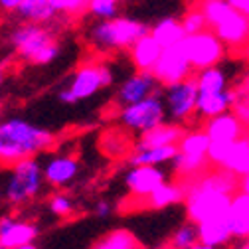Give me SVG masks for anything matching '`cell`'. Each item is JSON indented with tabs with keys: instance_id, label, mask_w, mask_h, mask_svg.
Here are the masks:
<instances>
[{
	"instance_id": "obj_10",
	"label": "cell",
	"mask_w": 249,
	"mask_h": 249,
	"mask_svg": "<svg viewBox=\"0 0 249 249\" xmlns=\"http://www.w3.org/2000/svg\"><path fill=\"white\" fill-rule=\"evenodd\" d=\"M198 83L196 77L190 75L178 83L164 87V103L168 111V119L172 123L184 124L196 115V103H198Z\"/></svg>"
},
{
	"instance_id": "obj_31",
	"label": "cell",
	"mask_w": 249,
	"mask_h": 249,
	"mask_svg": "<svg viewBox=\"0 0 249 249\" xmlns=\"http://www.w3.org/2000/svg\"><path fill=\"white\" fill-rule=\"evenodd\" d=\"M121 10V2L119 0H89V4L85 8V12L97 20H111L117 18Z\"/></svg>"
},
{
	"instance_id": "obj_29",
	"label": "cell",
	"mask_w": 249,
	"mask_h": 249,
	"mask_svg": "<svg viewBox=\"0 0 249 249\" xmlns=\"http://www.w3.org/2000/svg\"><path fill=\"white\" fill-rule=\"evenodd\" d=\"M210 142H212V139L206 133V129L186 131L184 137L178 142V150L180 152H190V154H208Z\"/></svg>"
},
{
	"instance_id": "obj_15",
	"label": "cell",
	"mask_w": 249,
	"mask_h": 249,
	"mask_svg": "<svg viewBox=\"0 0 249 249\" xmlns=\"http://www.w3.org/2000/svg\"><path fill=\"white\" fill-rule=\"evenodd\" d=\"M204 129H206V133L210 135L212 141L233 142V141H239L241 137L247 135V127L241 123V119L233 111H226V113L217 115V117L208 119Z\"/></svg>"
},
{
	"instance_id": "obj_2",
	"label": "cell",
	"mask_w": 249,
	"mask_h": 249,
	"mask_svg": "<svg viewBox=\"0 0 249 249\" xmlns=\"http://www.w3.org/2000/svg\"><path fill=\"white\" fill-rule=\"evenodd\" d=\"M200 10L208 20V28L228 48L239 50L249 44V16L228 0H202Z\"/></svg>"
},
{
	"instance_id": "obj_18",
	"label": "cell",
	"mask_w": 249,
	"mask_h": 249,
	"mask_svg": "<svg viewBox=\"0 0 249 249\" xmlns=\"http://www.w3.org/2000/svg\"><path fill=\"white\" fill-rule=\"evenodd\" d=\"M162 52H164V48L160 46V42L148 32L131 48V61L137 70L152 71L154 66H157V61L160 59Z\"/></svg>"
},
{
	"instance_id": "obj_39",
	"label": "cell",
	"mask_w": 249,
	"mask_h": 249,
	"mask_svg": "<svg viewBox=\"0 0 249 249\" xmlns=\"http://www.w3.org/2000/svg\"><path fill=\"white\" fill-rule=\"evenodd\" d=\"M111 212H113V206H111L109 202H105V200L97 202V206H95V213H97V217H109Z\"/></svg>"
},
{
	"instance_id": "obj_12",
	"label": "cell",
	"mask_w": 249,
	"mask_h": 249,
	"mask_svg": "<svg viewBox=\"0 0 249 249\" xmlns=\"http://www.w3.org/2000/svg\"><path fill=\"white\" fill-rule=\"evenodd\" d=\"M160 81L157 79L152 71H144V70H137L131 77H127L123 81V85L117 91V103L121 107H127L133 103H139L142 99H146L148 95L159 91Z\"/></svg>"
},
{
	"instance_id": "obj_41",
	"label": "cell",
	"mask_w": 249,
	"mask_h": 249,
	"mask_svg": "<svg viewBox=\"0 0 249 249\" xmlns=\"http://www.w3.org/2000/svg\"><path fill=\"white\" fill-rule=\"evenodd\" d=\"M231 6H235L237 10H241L245 16H249V0H228Z\"/></svg>"
},
{
	"instance_id": "obj_20",
	"label": "cell",
	"mask_w": 249,
	"mask_h": 249,
	"mask_svg": "<svg viewBox=\"0 0 249 249\" xmlns=\"http://www.w3.org/2000/svg\"><path fill=\"white\" fill-rule=\"evenodd\" d=\"M186 198V184H178V182H164L162 186H159L154 192H150L144 200L142 206L146 210H164L170 206H176L180 202H184Z\"/></svg>"
},
{
	"instance_id": "obj_46",
	"label": "cell",
	"mask_w": 249,
	"mask_h": 249,
	"mask_svg": "<svg viewBox=\"0 0 249 249\" xmlns=\"http://www.w3.org/2000/svg\"><path fill=\"white\" fill-rule=\"evenodd\" d=\"M14 249H38V245L32 241V243H24V245H18V247H14Z\"/></svg>"
},
{
	"instance_id": "obj_38",
	"label": "cell",
	"mask_w": 249,
	"mask_h": 249,
	"mask_svg": "<svg viewBox=\"0 0 249 249\" xmlns=\"http://www.w3.org/2000/svg\"><path fill=\"white\" fill-rule=\"evenodd\" d=\"M87 4H89V0H70L68 2V12L70 14H79V12H83L87 8Z\"/></svg>"
},
{
	"instance_id": "obj_27",
	"label": "cell",
	"mask_w": 249,
	"mask_h": 249,
	"mask_svg": "<svg viewBox=\"0 0 249 249\" xmlns=\"http://www.w3.org/2000/svg\"><path fill=\"white\" fill-rule=\"evenodd\" d=\"M194 77H196V83H198L200 91H224V89H230V75L220 64L198 70L194 73Z\"/></svg>"
},
{
	"instance_id": "obj_47",
	"label": "cell",
	"mask_w": 249,
	"mask_h": 249,
	"mask_svg": "<svg viewBox=\"0 0 249 249\" xmlns=\"http://www.w3.org/2000/svg\"><path fill=\"white\" fill-rule=\"evenodd\" d=\"M239 249H249V239H245L243 243H241V247Z\"/></svg>"
},
{
	"instance_id": "obj_23",
	"label": "cell",
	"mask_w": 249,
	"mask_h": 249,
	"mask_svg": "<svg viewBox=\"0 0 249 249\" xmlns=\"http://www.w3.org/2000/svg\"><path fill=\"white\" fill-rule=\"evenodd\" d=\"M178 154V144H166V146H150V148H135L129 157V162L133 166L137 164H152L160 166L166 162H172Z\"/></svg>"
},
{
	"instance_id": "obj_3",
	"label": "cell",
	"mask_w": 249,
	"mask_h": 249,
	"mask_svg": "<svg viewBox=\"0 0 249 249\" xmlns=\"http://www.w3.org/2000/svg\"><path fill=\"white\" fill-rule=\"evenodd\" d=\"M150 32V28L135 18L117 16L111 20H97L87 32L89 44L99 52H117L131 50L142 36Z\"/></svg>"
},
{
	"instance_id": "obj_33",
	"label": "cell",
	"mask_w": 249,
	"mask_h": 249,
	"mask_svg": "<svg viewBox=\"0 0 249 249\" xmlns=\"http://www.w3.org/2000/svg\"><path fill=\"white\" fill-rule=\"evenodd\" d=\"M182 26L186 30V36H188V34H198V32L208 30V20H206V16H204V12L200 8H194V10L184 14Z\"/></svg>"
},
{
	"instance_id": "obj_37",
	"label": "cell",
	"mask_w": 249,
	"mask_h": 249,
	"mask_svg": "<svg viewBox=\"0 0 249 249\" xmlns=\"http://www.w3.org/2000/svg\"><path fill=\"white\" fill-rule=\"evenodd\" d=\"M230 217V215H228ZM231 222V231L235 239H249V215L247 217H230Z\"/></svg>"
},
{
	"instance_id": "obj_50",
	"label": "cell",
	"mask_w": 249,
	"mask_h": 249,
	"mask_svg": "<svg viewBox=\"0 0 249 249\" xmlns=\"http://www.w3.org/2000/svg\"><path fill=\"white\" fill-rule=\"evenodd\" d=\"M0 249H6V247H4V245H2V243H0Z\"/></svg>"
},
{
	"instance_id": "obj_17",
	"label": "cell",
	"mask_w": 249,
	"mask_h": 249,
	"mask_svg": "<svg viewBox=\"0 0 249 249\" xmlns=\"http://www.w3.org/2000/svg\"><path fill=\"white\" fill-rule=\"evenodd\" d=\"M77 174H79V162L75 157H53L44 164V178L53 188L71 184Z\"/></svg>"
},
{
	"instance_id": "obj_11",
	"label": "cell",
	"mask_w": 249,
	"mask_h": 249,
	"mask_svg": "<svg viewBox=\"0 0 249 249\" xmlns=\"http://www.w3.org/2000/svg\"><path fill=\"white\" fill-rule=\"evenodd\" d=\"M192 71H194V68H192L188 55H186V52H184L182 42L176 44V46L164 48L160 59L157 61V66H154V70H152V73L157 75V79L164 87L190 77Z\"/></svg>"
},
{
	"instance_id": "obj_43",
	"label": "cell",
	"mask_w": 249,
	"mask_h": 249,
	"mask_svg": "<svg viewBox=\"0 0 249 249\" xmlns=\"http://www.w3.org/2000/svg\"><path fill=\"white\" fill-rule=\"evenodd\" d=\"M50 2H52L59 12H68V2H70V0H50Z\"/></svg>"
},
{
	"instance_id": "obj_21",
	"label": "cell",
	"mask_w": 249,
	"mask_h": 249,
	"mask_svg": "<svg viewBox=\"0 0 249 249\" xmlns=\"http://www.w3.org/2000/svg\"><path fill=\"white\" fill-rule=\"evenodd\" d=\"M184 127L178 123H162L141 135V141L135 148H150V146H166V144H178L184 137Z\"/></svg>"
},
{
	"instance_id": "obj_16",
	"label": "cell",
	"mask_w": 249,
	"mask_h": 249,
	"mask_svg": "<svg viewBox=\"0 0 249 249\" xmlns=\"http://www.w3.org/2000/svg\"><path fill=\"white\" fill-rule=\"evenodd\" d=\"M233 105V91H200L198 93V103H196V117L208 121L212 117H217L226 111H231Z\"/></svg>"
},
{
	"instance_id": "obj_48",
	"label": "cell",
	"mask_w": 249,
	"mask_h": 249,
	"mask_svg": "<svg viewBox=\"0 0 249 249\" xmlns=\"http://www.w3.org/2000/svg\"><path fill=\"white\" fill-rule=\"evenodd\" d=\"M245 55H247V61H249V48H247V52H245Z\"/></svg>"
},
{
	"instance_id": "obj_28",
	"label": "cell",
	"mask_w": 249,
	"mask_h": 249,
	"mask_svg": "<svg viewBox=\"0 0 249 249\" xmlns=\"http://www.w3.org/2000/svg\"><path fill=\"white\" fill-rule=\"evenodd\" d=\"M93 249H139V241L129 230H115L97 239Z\"/></svg>"
},
{
	"instance_id": "obj_6",
	"label": "cell",
	"mask_w": 249,
	"mask_h": 249,
	"mask_svg": "<svg viewBox=\"0 0 249 249\" xmlns=\"http://www.w3.org/2000/svg\"><path fill=\"white\" fill-rule=\"evenodd\" d=\"M44 180H46L44 166L36 157L20 160L10 168V174L6 180V188H4L6 202L10 206H22L28 200L36 198L42 190Z\"/></svg>"
},
{
	"instance_id": "obj_22",
	"label": "cell",
	"mask_w": 249,
	"mask_h": 249,
	"mask_svg": "<svg viewBox=\"0 0 249 249\" xmlns=\"http://www.w3.org/2000/svg\"><path fill=\"white\" fill-rule=\"evenodd\" d=\"M210 164L212 162L208 159V154H190V152H180V150L172 160L174 174H178L184 180H194L202 176Z\"/></svg>"
},
{
	"instance_id": "obj_45",
	"label": "cell",
	"mask_w": 249,
	"mask_h": 249,
	"mask_svg": "<svg viewBox=\"0 0 249 249\" xmlns=\"http://www.w3.org/2000/svg\"><path fill=\"white\" fill-rule=\"evenodd\" d=\"M192 249H217V247H215V245H208V243H202V241H198V243H196Z\"/></svg>"
},
{
	"instance_id": "obj_7",
	"label": "cell",
	"mask_w": 249,
	"mask_h": 249,
	"mask_svg": "<svg viewBox=\"0 0 249 249\" xmlns=\"http://www.w3.org/2000/svg\"><path fill=\"white\" fill-rule=\"evenodd\" d=\"M113 83V71L103 64H85L75 70L70 83L59 91V101L73 105L77 101L93 97L97 91Z\"/></svg>"
},
{
	"instance_id": "obj_25",
	"label": "cell",
	"mask_w": 249,
	"mask_h": 249,
	"mask_svg": "<svg viewBox=\"0 0 249 249\" xmlns=\"http://www.w3.org/2000/svg\"><path fill=\"white\" fill-rule=\"evenodd\" d=\"M16 12L24 22H38V24H48L59 14V10L50 0H24Z\"/></svg>"
},
{
	"instance_id": "obj_34",
	"label": "cell",
	"mask_w": 249,
	"mask_h": 249,
	"mask_svg": "<svg viewBox=\"0 0 249 249\" xmlns=\"http://www.w3.org/2000/svg\"><path fill=\"white\" fill-rule=\"evenodd\" d=\"M50 210H52V213H55L59 217H68L75 210L73 198L70 194H66V192H57V194H53L50 198Z\"/></svg>"
},
{
	"instance_id": "obj_8",
	"label": "cell",
	"mask_w": 249,
	"mask_h": 249,
	"mask_svg": "<svg viewBox=\"0 0 249 249\" xmlns=\"http://www.w3.org/2000/svg\"><path fill=\"white\" fill-rule=\"evenodd\" d=\"M166 117H168V111L160 91L152 93V95H148L139 103L121 107V113H119V121L123 127L139 135L166 123Z\"/></svg>"
},
{
	"instance_id": "obj_30",
	"label": "cell",
	"mask_w": 249,
	"mask_h": 249,
	"mask_svg": "<svg viewBox=\"0 0 249 249\" xmlns=\"http://www.w3.org/2000/svg\"><path fill=\"white\" fill-rule=\"evenodd\" d=\"M231 91H233L231 111L241 119V123L249 129V75H245L243 81H239V85L231 87Z\"/></svg>"
},
{
	"instance_id": "obj_13",
	"label": "cell",
	"mask_w": 249,
	"mask_h": 249,
	"mask_svg": "<svg viewBox=\"0 0 249 249\" xmlns=\"http://www.w3.org/2000/svg\"><path fill=\"white\" fill-rule=\"evenodd\" d=\"M164 182H166V172L160 166H152V164H137L124 176V184H127L129 192L135 198H146Z\"/></svg>"
},
{
	"instance_id": "obj_24",
	"label": "cell",
	"mask_w": 249,
	"mask_h": 249,
	"mask_svg": "<svg viewBox=\"0 0 249 249\" xmlns=\"http://www.w3.org/2000/svg\"><path fill=\"white\" fill-rule=\"evenodd\" d=\"M150 34L160 42L162 48H170V46L180 44L186 38V30L182 26V20L168 16V18H160L150 28Z\"/></svg>"
},
{
	"instance_id": "obj_51",
	"label": "cell",
	"mask_w": 249,
	"mask_h": 249,
	"mask_svg": "<svg viewBox=\"0 0 249 249\" xmlns=\"http://www.w3.org/2000/svg\"><path fill=\"white\" fill-rule=\"evenodd\" d=\"M119 2H124V0H119Z\"/></svg>"
},
{
	"instance_id": "obj_44",
	"label": "cell",
	"mask_w": 249,
	"mask_h": 249,
	"mask_svg": "<svg viewBox=\"0 0 249 249\" xmlns=\"http://www.w3.org/2000/svg\"><path fill=\"white\" fill-rule=\"evenodd\" d=\"M239 190H243V192L249 194V174H245V176L239 178Z\"/></svg>"
},
{
	"instance_id": "obj_49",
	"label": "cell",
	"mask_w": 249,
	"mask_h": 249,
	"mask_svg": "<svg viewBox=\"0 0 249 249\" xmlns=\"http://www.w3.org/2000/svg\"><path fill=\"white\" fill-rule=\"evenodd\" d=\"M0 115H2V103H0Z\"/></svg>"
},
{
	"instance_id": "obj_40",
	"label": "cell",
	"mask_w": 249,
	"mask_h": 249,
	"mask_svg": "<svg viewBox=\"0 0 249 249\" xmlns=\"http://www.w3.org/2000/svg\"><path fill=\"white\" fill-rule=\"evenodd\" d=\"M24 0H0V8L4 12H16Z\"/></svg>"
},
{
	"instance_id": "obj_36",
	"label": "cell",
	"mask_w": 249,
	"mask_h": 249,
	"mask_svg": "<svg viewBox=\"0 0 249 249\" xmlns=\"http://www.w3.org/2000/svg\"><path fill=\"white\" fill-rule=\"evenodd\" d=\"M230 217H247L249 215V194L243 190H237L231 198V206L228 212Z\"/></svg>"
},
{
	"instance_id": "obj_9",
	"label": "cell",
	"mask_w": 249,
	"mask_h": 249,
	"mask_svg": "<svg viewBox=\"0 0 249 249\" xmlns=\"http://www.w3.org/2000/svg\"><path fill=\"white\" fill-rule=\"evenodd\" d=\"M182 46L194 71L222 64V59L226 57V48H228L210 28L198 34H188L182 40Z\"/></svg>"
},
{
	"instance_id": "obj_32",
	"label": "cell",
	"mask_w": 249,
	"mask_h": 249,
	"mask_svg": "<svg viewBox=\"0 0 249 249\" xmlns=\"http://www.w3.org/2000/svg\"><path fill=\"white\" fill-rule=\"evenodd\" d=\"M198 241H200L198 224L190 222V224H184L176 230V233L172 237V249H192Z\"/></svg>"
},
{
	"instance_id": "obj_14",
	"label": "cell",
	"mask_w": 249,
	"mask_h": 249,
	"mask_svg": "<svg viewBox=\"0 0 249 249\" xmlns=\"http://www.w3.org/2000/svg\"><path fill=\"white\" fill-rule=\"evenodd\" d=\"M40 233V228L30 222H20L14 215H2L0 217V243L6 249H14L24 243L36 241Z\"/></svg>"
},
{
	"instance_id": "obj_26",
	"label": "cell",
	"mask_w": 249,
	"mask_h": 249,
	"mask_svg": "<svg viewBox=\"0 0 249 249\" xmlns=\"http://www.w3.org/2000/svg\"><path fill=\"white\" fill-rule=\"evenodd\" d=\"M220 168H226L239 178L249 174V131L239 141H233L228 159H226L224 166H220Z\"/></svg>"
},
{
	"instance_id": "obj_19",
	"label": "cell",
	"mask_w": 249,
	"mask_h": 249,
	"mask_svg": "<svg viewBox=\"0 0 249 249\" xmlns=\"http://www.w3.org/2000/svg\"><path fill=\"white\" fill-rule=\"evenodd\" d=\"M198 235H200L202 243L215 245V247H224L231 239H235L228 213L220 215V217H212V220H206V222H200L198 224Z\"/></svg>"
},
{
	"instance_id": "obj_35",
	"label": "cell",
	"mask_w": 249,
	"mask_h": 249,
	"mask_svg": "<svg viewBox=\"0 0 249 249\" xmlns=\"http://www.w3.org/2000/svg\"><path fill=\"white\" fill-rule=\"evenodd\" d=\"M231 144H233V142H228V141H212V142H210L208 159H210L212 166H224L228 154H230V150H231Z\"/></svg>"
},
{
	"instance_id": "obj_1",
	"label": "cell",
	"mask_w": 249,
	"mask_h": 249,
	"mask_svg": "<svg viewBox=\"0 0 249 249\" xmlns=\"http://www.w3.org/2000/svg\"><path fill=\"white\" fill-rule=\"evenodd\" d=\"M55 144V135L26 119H6L0 123V166L12 168L24 159H32Z\"/></svg>"
},
{
	"instance_id": "obj_5",
	"label": "cell",
	"mask_w": 249,
	"mask_h": 249,
	"mask_svg": "<svg viewBox=\"0 0 249 249\" xmlns=\"http://www.w3.org/2000/svg\"><path fill=\"white\" fill-rule=\"evenodd\" d=\"M186 184V213H188L190 222L200 224L212 217H220L226 215L230 212L231 206V198L233 194H226V192H217L210 186L202 184L198 178L194 180H184Z\"/></svg>"
},
{
	"instance_id": "obj_42",
	"label": "cell",
	"mask_w": 249,
	"mask_h": 249,
	"mask_svg": "<svg viewBox=\"0 0 249 249\" xmlns=\"http://www.w3.org/2000/svg\"><path fill=\"white\" fill-rule=\"evenodd\" d=\"M8 68H10V61H8V59H4V61H0V85H2V81L6 79Z\"/></svg>"
},
{
	"instance_id": "obj_4",
	"label": "cell",
	"mask_w": 249,
	"mask_h": 249,
	"mask_svg": "<svg viewBox=\"0 0 249 249\" xmlns=\"http://www.w3.org/2000/svg\"><path fill=\"white\" fill-rule=\"evenodd\" d=\"M10 44L18 55L34 66H48L57 59L61 48L50 34V30L38 22H24L10 34Z\"/></svg>"
}]
</instances>
